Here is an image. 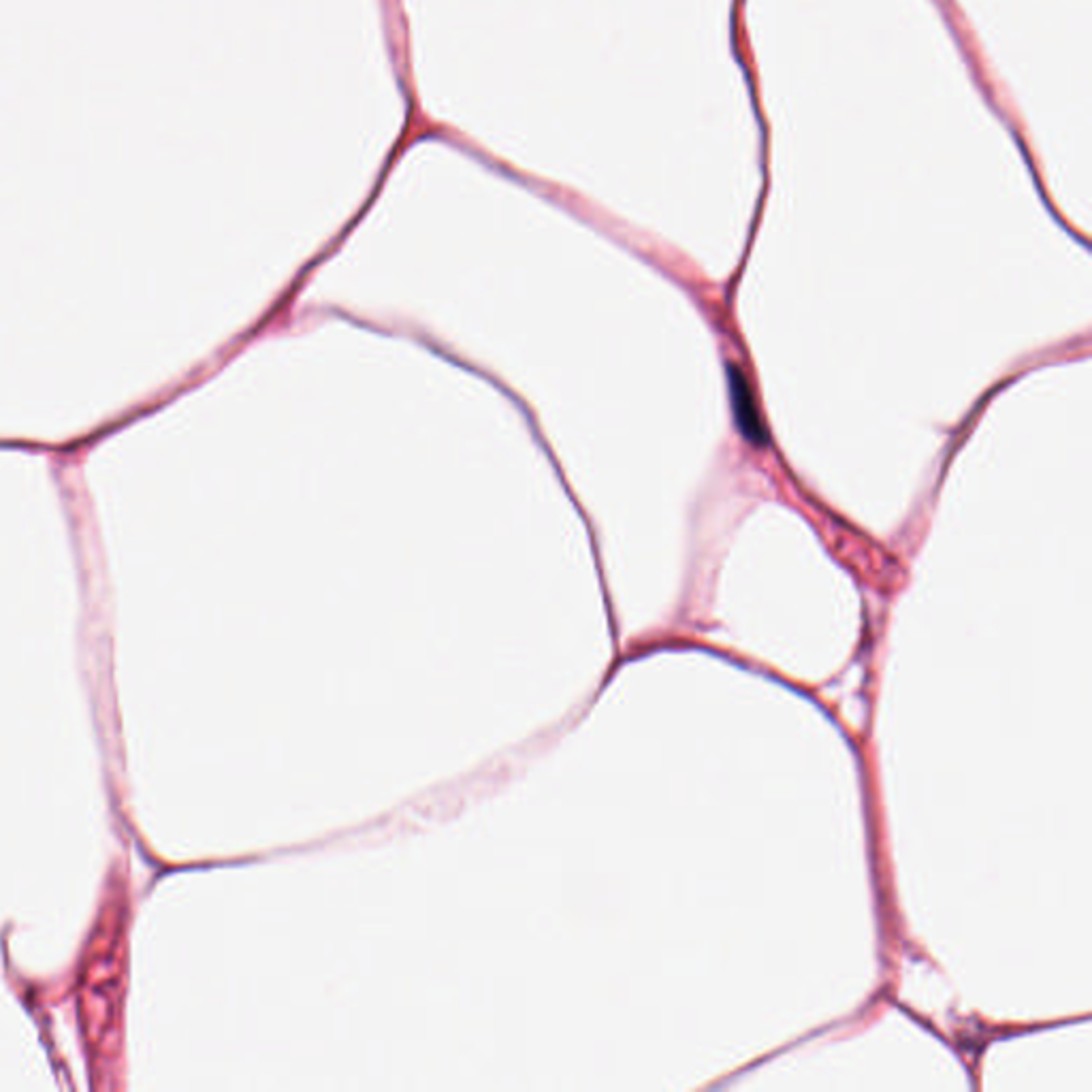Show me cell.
Wrapping results in <instances>:
<instances>
[{"label":"cell","mask_w":1092,"mask_h":1092,"mask_svg":"<svg viewBox=\"0 0 1092 1092\" xmlns=\"http://www.w3.org/2000/svg\"><path fill=\"white\" fill-rule=\"evenodd\" d=\"M728 382H730V395H732V410H734V418H736V425L741 429V433L745 435V440L755 445V447H767L769 445V433L767 429H764L761 420H759V412L755 408V402H753V395H751V387L749 382L745 378V373L741 371L738 365H728Z\"/></svg>","instance_id":"obj_1"}]
</instances>
